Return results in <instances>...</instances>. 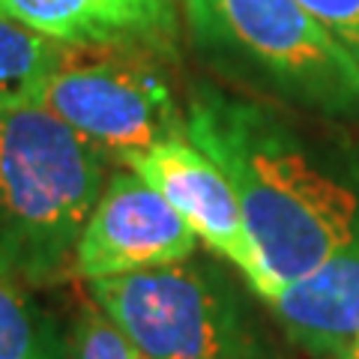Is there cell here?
I'll return each mask as SVG.
<instances>
[{
  "instance_id": "cell-1",
  "label": "cell",
  "mask_w": 359,
  "mask_h": 359,
  "mask_svg": "<svg viewBox=\"0 0 359 359\" xmlns=\"http://www.w3.org/2000/svg\"><path fill=\"white\" fill-rule=\"evenodd\" d=\"M186 138L228 177L278 290L359 240V189L273 108L198 87L186 111Z\"/></svg>"
},
{
  "instance_id": "cell-2",
  "label": "cell",
  "mask_w": 359,
  "mask_h": 359,
  "mask_svg": "<svg viewBox=\"0 0 359 359\" xmlns=\"http://www.w3.org/2000/svg\"><path fill=\"white\" fill-rule=\"evenodd\" d=\"M105 156L42 105L0 108V269L25 287L72 273Z\"/></svg>"
},
{
  "instance_id": "cell-3",
  "label": "cell",
  "mask_w": 359,
  "mask_h": 359,
  "mask_svg": "<svg viewBox=\"0 0 359 359\" xmlns=\"http://www.w3.org/2000/svg\"><path fill=\"white\" fill-rule=\"evenodd\" d=\"M198 51L222 75L320 114L359 111V63L297 0H183Z\"/></svg>"
},
{
  "instance_id": "cell-4",
  "label": "cell",
  "mask_w": 359,
  "mask_h": 359,
  "mask_svg": "<svg viewBox=\"0 0 359 359\" xmlns=\"http://www.w3.org/2000/svg\"><path fill=\"white\" fill-rule=\"evenodd\" d=\"M90 297L144 359H264L237 294L216 269L177 261L93 278Z\"/></svg>"
},
{
  "instance_id": "cell-5",
  "label": "cell",
  "mask_w": 359,
  "mask_h": 359,
  "mask_svg": "<svg viewBox=\"0 0 359 359\" xmlns=\"http://www.w3.org/2000/svg\"><path fill=\"white\" fill-rule=\"evenodd\" d=\"M102 54L84 57L66 51L39 99L45 111L108 159L129 165L168 138H186V114L168 87L150 48L99 45Z\"/></svg>"
},
{
  "instance_id": "cell-6",
  "label": "cell",
  "mask_w": 359,
  "mask_h": 359,
  "mask_svg": "<svg viewBox=\"0 0 359 359\" xmlns=\"http://www.w3.org/2000/svg\"><path fill=\"white\" fill-rule=\"evenodd\" d=\"M195 240L183 216L141 174L117 171L78 237L72 273L93 282L177 264L192 257Z\"/></svg>"
},
{
  "instance_id": "cell-7",
  "label": "cell",
  "mask_w": 359,
  "mask_h": 359,
  "mask_svg": "<svg viewBox=\"0 0 359 359\" xmlns=\"http://www.w3.org/2000/svg\"><path fill=\"white\" fill-rule=\"evenodd\" d=\"M129 168H135V174H141L183 216L195 237H201L222 257H228L231 264H237L255 294H261L266 302L278 294V285L255 252L240 201L228 177L192 141L168 138L147 153L135 156Z\"/></svg>"
},
{
  "instance_id": "cell-8",
  "label": "cell",
  "mask_w": 359,
  "mask_h": 359,
  "mask_svg": "<svg viewBox=\"0 0 359 359\" xmlns=\"http://www.w3.org/2000/svg\"><path fill=\"white\" fill-rule=\"evenodd\" d=\"M0 13L60 45H132L168 51L177 39V0H0Z\"/></svg>"
},
{
  "instance_id": "cell-9",
  "label": "cell",
  "mask_w": 359,
  "mask_h": 359,
  "mask_svg": "<svg viewBox=\"0 0 359 359\" xmlns=\"http://www.w3.org/2000/svg\"><path fill=\"white\" fill-rule=\"evenodd\" d=\"M269 306L302 351L341 359L359 335V240L285 285Z\"/></svg>"
},
{
  "instance_id": "cell-10",
  "label": "cell",
  "mask_w": 359,
  "mask_h": 359,
  "mask_svg": "<svg viewBox=\"0 0 359 359\" xmlns=\"http://www.w3.org/2000/svg\"><path fill=\"white\" fill-rule=\"evenodd\" d=\"M69 45H60L0 13V108L39 105Z\"/></svg>"
},
{
  "instance_id": "cell-11",
  "label": "cell",
  "mask_w": 359,
  "mask_h": 359,
  "mask_svg": "<svg viewBox=\"0 0 359 359\" xmlns=\"http://www.w3.org/2000/svg\"><path fill=\"white\" fill-rule=\"evenodd\" d=\"M0 359H66V341L27 287L0 269Z\"/></svg>"
},
{
  "instance_id": "cell-12",
  "label": "cell",
  "mask_w": 359,
  "mask_h": 359,
  "mask_svg": "<svg viewBox=\"0 0 359 359\" xmlns=\"http://www.w3.org/2000/svg\"><path fill=\"white\" fill-rule=\"evenodd\" d=\"M66 359H144L120 327L93 302L78 311L66 339Z\"/></svg>"
},
{
  "instance_id": "cell-13",
  "label": "cell",
  "mask_w": 359,
  "mask_h": 359,
  "mask_svg": "<svg viewBox=\"0 0 359 359\" xmlns=\"http://www.w3.org/2000/svg\"><path fill=\"white\" fill-rule=\"evenodd\" d=\"M359 63V0H297Z\"/></svg>"
},
{
  "instance_id": "cell-14",
  "label": "cell",
  "mask_w": 359,
  "mask_h": 359,
  "mask_svg": "<svg viewBox=\"0 0 359 359\" xmlns=\"http://www.w3.org/2000/svg\"><path fill=\"white\" fill-rule=\"evenodd\" d=\"M341 359H359V335H356V341L341 353Z\"/></svg>"
}]
</instances>
